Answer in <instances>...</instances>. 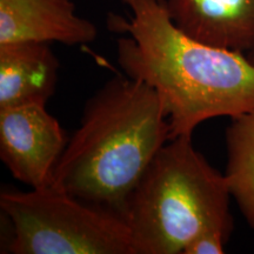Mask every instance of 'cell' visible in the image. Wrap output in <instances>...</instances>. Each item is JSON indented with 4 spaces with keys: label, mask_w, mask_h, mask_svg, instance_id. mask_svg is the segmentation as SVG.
Segmentation results:
<instances>
[{
    "label": "cell",
    "mask_w": 254,
    "mask_h": 254,
    "mask_svg": "<svg viewBox=\"0 0 254 254\" xmlns=\"http://www.w3.org/2000/svg\"><path fill=\"white\" fill-rule=\"evenodd\" d=\"M127 18L110 14L122 34L117 60L127 77L157 92L171 139L192 136L206 120L233 119L254 111V64L245 53L200 43L170 17L165 0H122Z\"/></svg>",
    "instance_id": "1"
},
{
    "label": "cell",
    "mask_w": 254,
    "mask_h": 254,
    "mask_svg": "<svg viewBox=\"0 0 254 254\" xmlns=\"http://www.w3.org/2000/svg\"><path fill=\"white\" fill-rule=\"evenodd\" d=\"M170 139L157 92L118 74L87 100L49 185L123 217L132 190Z\"/></svg>",
    "instance_id": "2"
},
{
    "label": "cell",
    "mask_w": 254,
    "mask_h": 254,
    "mask_svg": "<svg viewBox=\"0 0 254 254\" xmlns=\"http://www.w3.org/2000/svg\"><path fill=\"white\" fill-rule=\"evenodd\" d=\"M231 196L225 174L195 150L192 136L170 139L124 209L133 254H183L190 241L208 230L231 236Z\"/></svg>",
    "instance_id": "3"
},
{
    "label": "cell",
    "mask_w": 254,
    "mask_h": 254,
    "mask_svg": "<svg viewBox=\"0 0 254 254\" xmlns=\"http://www.w3.org/2000/svg\"><path fill=\"white\" fill-rule=\"evenodd\" d=\"M0 207L12 225L14 254H133L125 219L53 185L2 190Z\"/></svg>",
    "instance_id": "4"
},
{
    "label": "cell",
    "mask_w": 254,
    "mask_h": 254,
    "mask_svg": "<svg viewBox=\"0 0 254 254\" xmlns=\"http://www.w3.org/2000/svg\"><path fill=\"white\" fill-rule=\"evenodd\" d=\"M46 105L0 109V158L19 182L32 189L50 184L67 136Z\"/></svg>",
    "instance_id": "5"
},
{
    "label": "cell",
    "mask_w": 254,
    "mask_h": 254,
    "mask_svg": "<svg viewBox=\"0 0 254 254\" xmlns=\"http://www.w3.org/2000/svg\"><path fill=\"white\" fill-rule=\"evenodd\" d=\"M95 25L79 17L73 0H0V45L13 43H93Z\"/></svg>",
    "instance_id": "6"
},
{
    "label": "cell",
    "mask_w": 254,
    "mask_h": 254,
    "mask_svg": "<svg viewBox=\"0 0 254 254\" xmlns=\"http://www.w3.org/2000/svg\"><path fill=\"white\" fill-rule=\"evenodd\" d=\"M173 23L207 45L249 55L254 49V0H165Z\"/></svg>",
    "instance_id": "7"
},
{
    "label": "cell",
    "mask_w": 254,
    "mask_h": 254,
    "mask_svg": "<svg viewBox=\"0 0 254 254\" xmlns=\"http://www.w3.org/2000/svg\"><path fill=\"white\" fill-rule=\"evenodd\" d=\"M59 66L50 44L27 41L0 45V109L46 105L56 91Z\"/></svg>",
    "instance_id": "8"
},
{
    "label": "cell",
    "mask_w": 254,
    "mask_h": 254,
    "mask_svg": "<svg viewBox=\"0 0 254 254\" xmlns=\"http://www.w3.org/2000/svg\"><path fill=\"white\" fill-rule=\"evenodd\" d=\"M226 177L232 198L254 230V111L232 119L226 131Z\"/></svg>",
    "instance_id": "9"
},
{
    "label": "cell",
    "mask_w": 254,
    "mask_h": 254,
    "mask_svg": "<svg viewBox=\"0 0 254 254\" xmlns=\"http://www.w3.org/2000/svg\"><path fill=\"white\" fill-rule=\"evenodd\" d=\"M230 236L218 230H208L198 234L183 251V254H222Z\"/></svg>",
    "instance_id": "10"
},
{
    "label": "cell",
    "mask_w": 254,
    "mask_h": 254,
    "mask_svg": "<svg viewBox=\"0 0 254 254\" xmlns=\"http://www.w3.org/2000/svg\"><path fill=\"white\" fill-rule=\"evenodd\" d=\"M247 57H249L251 62H252V63L254 64V49H253L252 51H251V52L249 53V55H247Z\"/></svg>",
    "instance_id": "11"
}]
</instances>
